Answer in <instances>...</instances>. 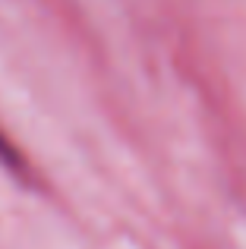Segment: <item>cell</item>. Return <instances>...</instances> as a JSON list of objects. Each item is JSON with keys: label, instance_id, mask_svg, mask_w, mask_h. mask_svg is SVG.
<instances>
[{"label": "cell", "instance_id": "cell-1", "mask_svg": "<svg viewBox=\"0 0 246 249\" xmlns=\"http://www.w3.org/2000/svg\"><path fill=\"white\" fill-rule=\"evenodd\" d=\"M0 158H3V161H16V158H13V148L3 142V136H0Z\"/></svg>", "mask_w": 246, "mask_h": 249}]
</instances>
